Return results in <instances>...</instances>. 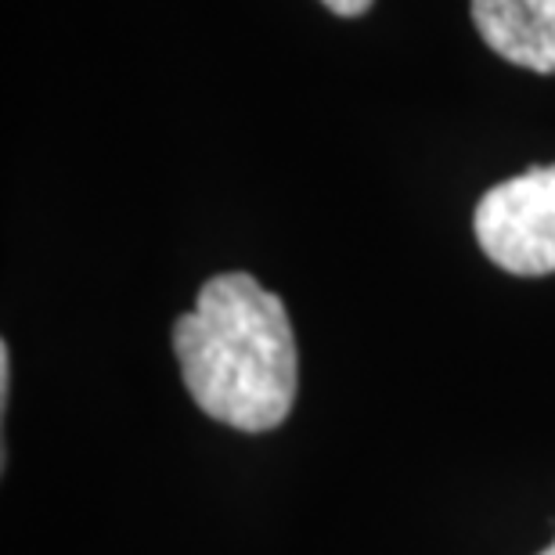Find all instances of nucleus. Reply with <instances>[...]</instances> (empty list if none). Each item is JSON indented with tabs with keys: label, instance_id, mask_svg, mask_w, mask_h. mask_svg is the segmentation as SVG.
<instances>
[{
	"label": "nucleus",
	"instance_id": "obj_3",
	"mask_svg": "<svg viewBox=\"0 0 555 555\" xmlns=\"http://www.w3.org/2000/svg\"><path fill=\"white\" fill-rule=\"evenodd\" d=\"M473 22L505 62L555 73V0H473Z\"/></svg>",
	"mask_w": 555,
	"mask_h": 555
},
{
	"label": "nucleus",
	"instance_id": "obj_5",
	"mask_svg": "<svg viewBox=\"0 0 555 555\" xmlns=\"http://www.w3.org/2000/svg\"><path fill=\"white\" fill-rule=\"evenodd\" d=\"M541 555H555V541H552V545H548L545 552H541Z\"/></svg>",
	"mask_w": 555,
	"mask_h": 555
},
{
	"label": "nucleus",
	"instance_id": "obj_1",
	"mask_svg": "<svg viewBox=\"0 0 555 555\" xmlns=\"http://www.w3.org/2000/svg\"><path fill=\"white\" fill-rule=\"evenodd\" d=\"M173 353L192 401L242 433L282 426L296 401V336L285 304L246 271L217 274L177 318Z\"/></svg>",
	"mask_w": 555,
	"mask_h": 555
},
{
	"label": "nucleus",
	"instance_id": "obj_4",
	"mask_svg": "<svg viewBox=\"0 0 555 555\" xmlns=\"http://www.w3.org/2000/svg\"><path fill=\"white\" fill-rule=\"evenodd\" d=\"M332 15H343V18H353V15H364L372 8V0H321Z\"/></svg>",
	"mask_w": 555,
	"mask_h": 555
},
{
	"label": "nucleus",
	"instance_id": "obj_2",
	"mask_svg": "<svg viewBox=\"0 0 555 555\" xmlns=\"http://www.w3.org/2000/svg\"><path fill=\"white\" fill-rule=\"evenodd\" d=\"M473 231L480 249L508 274L555 271V163L494 184L476 203Z\"/></svg>",
	"mask_w": 555,
	"mask_h": 555
}]
</instances>
